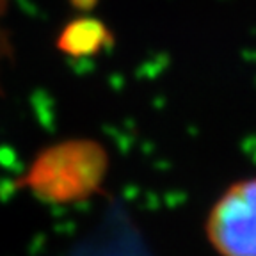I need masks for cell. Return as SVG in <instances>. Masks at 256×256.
<instances>
[{
	"label": "cell",
	"mask_w": 256,
	"mask_h": 256,
	"mask_svg": "<svg viewBox=\"0 0 256 256\" xmlns=\"http://www.w3.org/2000/svg\"><path fill=\"white\" fill-rule=\"evenodd\" d=\"M107 174V153L88 139L52 144L36 155L18 185L54 204L86 201L100 190Z\"/></svg>",
	"instance_id": "1"
},
{
	"label": "cell",
	"mask_w": 256,
	"mask_h": 256,
	"mask_svg": "<svg viewBox=\"0 0 256 256\" xmlns=\"http://www.w3.org/2000/svg\"><path fill=\"white\" fill-rule=\"evenodd\" d=\"M110 40L107 28L92 18H76L70 22L57 38V48L72 57H88L102 50Z\"/></svg>",
	"instance_id": "3"
},
{
	"label": "cell",
	"mask_w": 256,
	"mask_h": 256,
	"mask_svg": "<svg viewBox=\"0 0 256 256\" xmlns=\"http://www.w3.org/2000/svg\"><path fill=\"white\" fill-rule=\"evenodd\" d=\"M206 235L220 256H256V178L232 185L216 201Z\"/></svg>",
	"instance_id": "2"
},
{
	"label": "cell",
	"mask_w": 256,
	"mask_h": 256,
	"mask_svg": "<svg viewBox=\"0 0 256 256\" xmlns=\"http://www.w3.org/2000/svg\"><path fill=\"white\" fill-rule=\"evenodd\" d=\"M0 2H2V0H0Z\"/></svg>",
	"instance_id": "4"
}]
</instances>
